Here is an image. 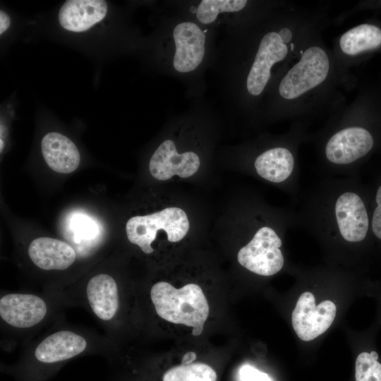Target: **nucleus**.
Listing matches in <instances>:
<instances>
[{
    "instance_id": "f257e3e1",
    "label": "nucleus",
    "mask_w": 381,
    "mask_h": 381,
    "mask_svg": "<svg viewBox=\"0 0 381 381\" xmlns=\"http://www.w3.org/2000/svg\"><path fill=\"white\" fill-rule=\"evenodd\" d=\"M346 69L324 44L320 33L284 71L277 86L279 99L291 114L320 111L334 101Z\"/></svg>"
},
{
    "instance_id": "f03ea898",
    "label": "nucleus",
    "mask_w": 381,
    "mask_h": 381,
    "mask_svg": "<svg viewBox=\"0 0 381 381\" xmlns=\"http://www.w3.org/2000/svg\"><path fill=\"white\" fill-rule=\"evenodd\" d=\"M150 298L157 314L162 319L192 327L194 336L202 332L210 309L198 285L188 284L176 289L168 282H159L151 288Z\"/></svg>"
},
{
    "instance_id": "7ed1b4c3",
    "label": "nucleus",
    "mask_w": 381,
    "mask_h": 381,
    "mask_svg": "<svg viewBox=\"0 0 381 381\" xmlns=\"http://www.w3.org/2000/svg\"><path fill=\"white\" fill-rule=\"evenodd\" d=\"M189 226L184 210L178 207H170L152 214L130 218L126 225V231L131 243L139 246L145 253L150 254L154 251L151 244L158 231H164L169 242H178L186 236Z\"/></svg>"
},
{
    "instance_id": "20e7f679",
    "label": "nucleus",
    "mask_w": 381,
    "mask_h": 381,
    "mask_svg": "<svg viewBox=\"0 0 381 381\" xmlns=\"http://www.w3.org/2000/svg\"><path fill=\"white\" fill-rule=\"evenodd\" d=\"M282 241L276 232L268 226L260 228L252 240L241 248L237 255L241 265L262 276H271L281 270L284 257Z\"/></svg>"
},
{
    "instance_id": "39448f33",
    "label": "nucleus",
    "mask_w": 381,
    "mask_h": 381,
    "mask_svg": "<svg viewBox=\"0 0 381 381\" xmlns=\"http://www.w3.org/2000/svg\"><path fill=\"white\" fill-rule=\"evenodd\" d=\"M337 312L335 304L326 300L316 306L315 296L304 292L298 298L293 310V328L298 338L311 341L323 334L332 324Z\"/></svg>"
},
{
    "instance_id": "423d86ee",
    "label": "nucleus",
    "mask_w": 381,
    "mask_h": 381,
    "mask_svg": "<svg viewBox=\"0 0 381 381\" xmlns=\"http://www.w3.org/2000/svg\"><path fill=\"white\" fill-rule=\"evenodd\" d=\"M200 158L193 152L178 153L171 140L162 143L152 155L149 169L151 175L159 181H166L176 175L187 178L197 172Z\"/></svg>"
},
{
    "instance_id": "0eeeda50",
    "label": "nucleus",
    "mask_w": 381,
    "mask_h": 381,
    "mask_svg": "<svg viewBox=\"0 0 381 381\" xmlns=\"http://www.w3.org/2000/svg\"><path fill=\"white\" fill-rule=\"evenodd\" d=\"M373 144V136L367 129L348 126L329 138L325 145V155L334 164H347L367 155Z\"/></svg>"
},
{
    "instance_id": "6e6552de",
    "label": "nucleus",
    "mask_w": 381,
    "mask_h": 381,
    "mask_svg": "<svg viewBox=\"0 0 381 381\" xmlns=\"http://www.w3.org/2000/svg\"><path fill=\"white\" fill-rule=\"evenodd\" d=\"M173 37L176 47L174 68L181 73L194 71L205 55V33L195 23L183 22L174 28Z\"/></svg>"
},
{
    "instance_id": "1a4fd4ad",
    "label": "nucleus",
    "mask_w": 381,
    "mask_h": 381,
    "mask_svg": "<svg viewBox=\"0 0 381 381\" xmlns=\"http://www.w3.org/2000/svg\"><path fill=\"white\" fill-rule=\"evenodd\" d=\"M47 307L40 297L30 294H8L0 299V316L11 326L28 328L40 322Z\"/></svg>"
},
{
    "instance_id": "9d476101",
    "label": "nucleus",
    "mask_w": 381,
    "mask_h": 381,
    "mask_svg": "<svg viewBox=\"0 0 381 381\" xmlns=\"http://www.w3.org/2000/svg\"><path fill=\"white\" fill-rule=\"evenodd\" d=\"M335 214L340 234L346 241L358 242L365 238L368 217L363 200L357 194H341L335 204Z\"/></svg>"
},
{
    "instance_id": "9b49d317",
    "label": "nucleus",
    "mask_w": 381,
    "mask_h": 381,
    "mask_svg": "<svg viewBox=\"0 0 381 381\" xmlns=\"http://www.w3.org/2000/svg\"><path fill=\"white\" fill-rule=\"evenodd\" d=\"M107 10V4L104 0H68L59 10V21L65 30L84 32L100 22Z\"/></svg>"
},
{
    "instance_id": "f8f14e48",
    "label": "nucleus",
    "mask_w": 381,
    "mask_h": 381,
    "mask_svg": "<svg viewBox=\"0 0 381 381\" xmlns=\"http://www.w3.org/2000/svg\"><path fill=\"white\" fill-rule=\"evenodd\" d=\"M381 46V29L375 25L363 23L345 31L339 37L336 59L344 68L349 60Z\"/></svg>"
},
{
    "instance_id": "ddd939ff",
    "label": "nucleus",
    "mask_w": 381,
    "mask_h": 381,
    "mask_svg": "<svg viewBox=\"0 0 381 381\" xmlns=\"http://www.w3.org/2000/svg\"><path fill=\"white\" fill-rule=\"evenodd\" d=\"M28 255L40 269L64 270L75 261L76 253L66 242L49 237H40L33 240L28 248Z\"/></svg>"
},
{
    "instance_id": "4468645a",
    "label": "nucleus",
    "mask_w": 381,
    "mask_h": 381,
    "mask_svg": "<svg viewBox=\"0 0 381 381\" xmlns=\"http://www.w3.org/2000/svg\"><path fill=\"white\" fill-rule=\"evenodd\" d=\"M41 148L47 164L56 172L71 173L79 166L80 155L77 147L61 133L51 132L44 135Z\"/></svg>"
},
{
    "instance_id": "2eb2a0df",
    "label": "nucleus",
    "mask_w": 381,
    "mask_h": 381,
    "mask_svg": "<svg viewBox=\"0 0 381 381\" xmlns=\"http://www.w3.org/2000/svg\"><path fill=\"white\" fill-rule=\"evenodd\" d=\"M87 347L85 339L71 331L64 330L50 334L36 347L35 356L44 363H54L70 359Z\"/></svg>"
},
{
    "instance_id": "dca6fc26",
    "label": "nucleus",
    "mask_w": 381,
    "mask_h": 381,
    "mask_svg": "<svg viewBox=\"0 0 381 381\" xmlns=\"http://www.w3.org/2000/svg\"><path fill=\"white\" fill-rule=\"evenodd\" d=\"M86 293L93 313L102 320H111L119 305V291L116 281L107 274H99L88 282Z\"/></svg>"
},
{
    "instance_id": "f3484780",
    "label": "nucleus",
    "mask_w": 381,
    "mask_h": 381,
    "mask_svg": "<svg viewBox=\"0 0 381 381\" xmlns=\"http://www.w3.org/2000/svg\"><path fill=\"white\" fill-rule=\"evenodd\" d=\"M294 166L291 152L285 147H277L263 152L256 158L255 167L263 179L280 183L291 175Z\"/></svg>"
},
{
    "instance_id": "a211bd4d",
    "label": "nucleus",
    "mask_w": 381,
    "mask_h": 381,
    "mask_svg": "<svg viewBox=\"0 0 381 381\" xmlns=\"http://www.w3.org/2000/svg\"><path fill=\"white\" fill-rule=\"evenodd\" d=\"M162 381H217V373L205 363L181 364L168 370Z\"/></svg>"
},
{
    "instance_id": "6ab92c4d",
    "label": "nucleus",
    "mask_w": 381,
    "mask_h": 381,
    "mask_svg": "<svg viewBox=\"0 0 381 381\" xmlns=\"http://www.w3.org/2000/svg\"><path fill=\"white\" fill-rule=\"evenodd\" d=\"M247 3L246 0H202L196 10V17L202 24H210L219 13L239 11Z\"/></svg>"
},
{
    "instance_id": "aec40b11",
    "label": "nucleus",
    "mask_w": 381,
    "mask_h": 381,
    "mask_svg": "<svg viewBox=\"0 0 381 381\" xmlns=\"http://www.w3.org/2000/svg\"><path fill=\"white\" fill-rule=\"evenodd\" d=\"M356 381H381V361L376 350L361 352L355 363Z\"/></svg>"
},
{
    "instance_id": "412c9836",
    "label": "nucleus",
    "mask_w": 381,
    "mask_h": 381,
    "mask_svg": "<svg viewBox=\"0 0 381 381\" xmlns=\"http://www.w3.org/2000/svg\"><path fill=\"white\" fill-rule=\"evenodd\" d=\"M238 377L240 381H272L267 373L249 365L241 366Z\"/></svg>"
},
{
    "instance_id": "4be33fe9",
    "label": "nucleus",
    "mask_w": 381,
    "mask_h": 381,
    "mask_svg": "<svg viewBox=\"0 0 381 381\" xmlns=\"http://www.w3.org/2000/svg\"><path fill=\"white\" fill-rule=\"evenodd\" d=\"M376 202L377 206L373 213L372 229L374 234L378 238L381 239V186L377 191Z\"/></svg>"
},
{
    "instance_id": "5701e85b",
    "label": "nucleus",
    "mask_w": 381,
    "mask_h": 381,
    "mask_svg": "<svg viewBox=\"0 0 381 381\" xmlns=\"http://www.w3.org/2000/svg\"><path fill=\"white\" fill-rule=\"evenodd\" d=\"M73 227L75 229L73 231L78 234H91L93 229V224L90 220L86 218L78 217L74 219V224Z\"/></svg>"
},
{
    "instance_id": "b1692460",
    "label": "nucleus",
    "mask_w": 381,
    "mask_h": 381,
    "mask_svg": "<svg viewBox=\"0 0 381 381\" xmlns=\"http://www.w3.org/2000/svg\"><path fill=\"white\" fill-rule=\"evenodd\" d=\"M11 20L8 15L3 10L0 11V34L2 35L9 28Z\"/></svg>"
},
{
    "instance_id": "393cba45",
    "label": "nucleus",
    "mask_w": 381,
    "mask_h": 381,
    "mask_svg": "<svg viewBox=\"0 0 381 381\" xmlns=\"http://www.w3.org/2000/svg\"><path fill=\"white\" fill-rule=\"evenodd\" d=\"M196 358L195 353L193 351L187 352L184 354L181 359L182 365L190 364Z\"/></svg>"
},
{
    "instance_id": "a878e982",
    "label": "nucleus",
    "mask_w": 381,
    "mask_h": 381,
    "mask_svg": "<svg viewBox=\"0 0 381 381\" xmlns=\"http://www.w3.org/2000/svg\"><path fill=\"white\" fill-rule=\"evenodd\" d=\"M3 147H4V143L2 142V140L1 139V152L2 151Z\"/></svg>"
}]
</instances>
